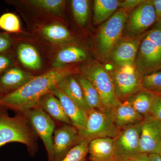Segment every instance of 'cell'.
<instances>
[{
  "label": "cell",
  "instance_id": "cell-33",
  "mask_svg": "<svg viewBox=\"0 0 161 161\" xmlns=\"http://www.w3.org/2000/svg\"><path fill=\"white\" fill-rule=\"evenodd\" d=\"M11 38L6 34H0V53L6 51L11 45Z\"/></svg>",
  "mask_w": 161,
  "mask_h": 161
},
{
  "label": "cell",
  "instance_id": "cell-5",
  "mask_svg": "<svg viewBox=\"0 0 161 161\" xmlns=\"http://www.w3.org/2000/svg\"><path fill=\"white\" fill-rule=\"evenodd\" d=\"M122 129L116 126L112 119L111 112L98 109L90 110L85 126L78 131L79 142L90 143L101 138H115Z\"/></svg>",
  "mask_w": 161,
  "mask_h": 161
},
{
  "label": "cell",
  "instance_id": "cell-21",
  "mask_svg": "<svg viewBox=\"0 0 161 161\" xmlns=\"http://www.w3.org/2000/svg\"><path fill=\"white\" fill-rule=\"evenodd\" d=\"M18 58L27 69L39 70L42 67V61L37 50L31 44L21 43L17 49Z\"/></svg>",
  "mask_w": 161,
  "mask_h": 161
},
{
  "label": "cell",
  "instance_id": "cell-3",
  "mask_svg": "<svg viewBox=\"0 0 161 161\" xmlns=\"http://www.w3.org/2000/svg\"><path fill=\"white\" fill-rule=\"evenodd\" d=\"M36 135L23 114L12 117L0 113V147L8 143H20L33 155L36 150Z\"/></svg>",
  "mask_w": 161,
  "mask_h": 161
},
{
  "label": "cell",
  "instance_id": "cell-29",
  "mask_svg": "<svg viewBox=\"0 0 161 161\" xmlns=\"http://www.w3.org/2000/svg\"><path fill=\"white\" fill-rule=\"evenodd\" d=\"M142 87V89L154 93H161V70L144 76Z\"/></svg>",
  "mask_w": 161,
  "mask_h": 161
},
{
  "label": "cell",
  "instance_id": "cell-26",
  "mask_svg": "<svg viewBox=\"0 0 161 161\" xmlns=\"http://www.w3.org/2000/svg\"><path fill=\"white\" fill-rule=\"evenodd\" d=\"M87 0H72L71 2L72 13L79 26L83 27L87 22L89 5Z\"/></svg>",
  "mask_w": 161,
  "mask_h": 161
},
{
  "label": "cell",
  "instance_id": "cell-18",
  "mask_svg": "<svg viewBox=\"0 0 161 161\" xmlns=\"http://www.w3.org/2000/svg\"><path fill=\"white\" fill-rule=\"evenodd\" d=\"M38 107L41 108L52 119L65 124L72 125L65 114L60 101L51 92L40 99Z\"/></svg>",
  "mask_w": 161,
  "mask_h": 161
},
{
  "label": "cell",
  "instance_id": "cell-6",
  "mask_svg": "<svg viewBox=\"0 0 161 161\" xmlns=\"http://www.w3.org/2000/svg\"><path fill=\"white\" fill-rule=\"evenodd\" d=\"M128 17L127 11L120 9L100 26L97 37V50L101 58H108L121 38Z\"/></svg>",
  "mask_w": 161,
  "mask_h": 161
},
{
  "label": "cell",
  "instance_id": "cell-9",
  "mask_svg": "<svg viewBox=\"0 0 161 161\" xmlns=\"http://www.w3.org/2000/svg\"><path fill=\"white\" fill-rule=\"evenodd\" d=\"M142 123V122L124 128L114 139V150L117 161H126L140 153Z\"/></svg>",
  "mask_w": 161,
  "mask_h": 161
},
{
  "label": "cell",
  "instance_id": "cell-31",
  "mask_svg": "<svg viewBox=\"0 0 161 161\" xmlns=\"http://www.w3.org/2000/svg\"><path fill=\"white\" fill-rule=\"evenodd\" d=\"M154 93L155 97L153 102L150 115L161 121V94Z\"/></svg>",
  "mask_w": 161,
  "mask_h": 161
},
{
  "label": "cell",
  "instance_id": "cell-28",
  "mask_svg": "<svg viewBox=\"0 0 161 161\" xmlns=\"http://www.w3.org/2000/svg\"><path fill=\"white\" fill-rule=\"evenodd\" d=\"M89 144V143L86 142L78 143L61 161H86Z\"/></svg>",
  "mask_w": 161,
  "mask_h": 161
},
{
  "label": "cell",
  "instance_id": "cell-16",
  "mask_svg": "<svg viewBox=\"0 0 161 161\" xmlns=\"http://www.w3.org/2000/svg\"><path fill=\"white\" fill-rule=\"evenodd\" d=\"M114 139H98L90 142L88 150L90 161H117L114 150Z\"/></svg>",
  "mask_w": 161,
  "mask_h": 161
},
{
  "label": "cell",
  "instance_id": "cell-17",
  "mask_svg": "<svg viewBox=\"0 0 161 161\" xmlns=\"http://www.w3.org/2000/svg\"><path fill=\"white\" fill-rule=\"evenodd\" d=\"M34 76L16 68L9 69L0 78V93L6 95L14 92L27 83Z\"/></svg>",
  "mask_w": 161,
  "mask_h": 161
},
{
  "label": "cell",
  "instance_id": "cell-8",
  "mask_svg": "<svg viewBox=\"0 0 161 161\" xmlns=\"http://www.w3.org/2000/svg\"><path fill=\"white\" fill-rule=\"evenodd\" d=\"M35 132L42 140L50 161L53 155V137L55 125L53 119L39 107L23 112Z\"/></svg>",
  "mask_w": 161,
  "mask_h": 161
},
{
  "label": "cell",
  "instance_id": "cell-38",
  "mask_svg": "<svg viewBox=\"0 0 161 161\" xmlns=\"http://www.w3.org/2000/svg\"><path fill=\"white\" fill-rule=\"evenodd\" d=\"M158 154H159V155H160V156L161 157V147L160 151L159 153Z\"/></svg>",
  "mask_w": 161,
  "mask_h": 161
},
{
  "label": "cell",
  "instance_id": "cell-34",
  "mask_svg": "<svg viewBox=\"0 0 161 161\" xmlns=\"http://www.w3.org/2000/svg\"><path fill=\"white\" fill-rule=\"evenodd\" d=\"M11 64V60L8 57L0 55V74L5 71Z\"/></svg>",
  "mask_w": 161,
  "mask_h": 161
},
{
  "label": "cell",
  "instance_id": "cell-15",
  "mask_svg": "<svg viewBox=\"0 0 161 161\" xmlns=\"http://www.w3.org/2000/svg\"><path fill=\"white\" fill-rule=\"evenodd\" d=\"M111 115L115 125L121 129L142 122L144 119L127 100L121 102L113 108Z\"/></svg>",
  "mask_w": 161,
  "mask_h": 161
},
{
  "label": "cell",
  "instance_id": "cell-23",
  "mask_svg": "<svg viewBox=\"0 0 161 161\" xmlns=\"http://www.w3.org/2000/svg\"><path fill=\"white\" fill-rule=\"evenodd\" d=\"M120 2L117 0H95L93 21L95 24L106 22L115 14Z\"/></svg>",
  "mask_w": 161,
  "mask_h": 161
},
{
  "label": "cell",
  "instance_id": "cell-22",
  "mask_svg": "<svg viewBox=\"0 0 161 161\" xmlns=\"http://www.w3.org/2000/svg\"><path fill=\"white\" fill-rule=\"evenodd\" d=\"M155 94L147 90L142 89L127 99L138 113L144 117L150 115Z\"/></svg>",
  "mask_w": 161,
  "mask_h": 161
},
{
  "label": "cell",
  "instance_id": "cell-27",
  "mask_svg": "<svg viewBox=\"0 0 161 161\" xmlns=\"http://www.w3.org/2000/svg\"><path fill=\"white\" fill-rule=\"evenodd\" d=\"M28 3L52 14L61 16L64 9L65 2L63 0H30Z\"/></svg>",
  "mask_w": 161,
  "mask_h": 161
},
{
  "label": "cell",
  "instance_id": "cell-1",
  "mask_svg": "<svg viewBox=\"0 0 161 161\" xmlns=\"http://www.w3.org/2000/svg\"><path fill=\"white\" fill-rule=\"evenodd\" d=\"M69 67L54 68L43 75L34 77L23 86L0 97V108L10 109L23 113L38 107L43 96L51 92L64 78L71 75Z\"/></svg>",
  "mask_w": 161,
  "mask_h": 161
},
{
  "label": "cell",
  "instance_id": "cell-2",
  "mask_svg": "<svg viewBox=\"0 0 161 161\" xmlns=\"http://www.w3.org/2000/svg\"><path fill=\"white\" fill-rule=\"evenodd\" d=\"M135 65L143 76L161 70V19L141 41Z\"/></svg>",
  "mask_w": 161,
  "mask_h": 161
},
{
  "label": "cell",
  "instance_id": "cell-12",
  "mask_svg": "<svg viewBox=\"0 0 161 161\" xmlns=\"http://www.w3.org/2000/svg\"><path fill=\"white\" fill-rule=\"evenodd\" d=\"M161 147V121L147 115L142 123L140 152L150 154L159 153Z\"/></svg>",
  "mask_w": 161,
  "mask_h": 161
},
{
  "label": "cell",
  "instance_id": "cell-25",
  "mask_svg": "<svg viewBox=\"0 0 161 161\" xmlns=\"http://www.w3.org/2000/svg\"><path fill=\"white\" fill-rule=\"evenodd\" d=\"M41 32L47 40L54 43H66L71 39V35L69 30L60 24L46 25L42 28Z\"/></svg>",
  "mask_w": 161,
  "mask_h": 161
},
{
  "label": "cell",
  "instance_id": "cell-13",
  "mask_svg": "<svg viewBox=\"0 0 161 161\" xmlns=\"http://www.w3.org/2000/svg\"><path fill=\"white\" fill-rule=\"evenodd\" d=\"M79 133L77 128L65 124L55 130L53 137V155L50 161H61L78 143Z\"/></svg>",
  "mask_w": 161,
  "mask_h": 161
},
{
  "label": "cell",
  "instance_id": "cell-37",
  "mask_svg": "<svg viewBox=\"0 0 161 161\" xmlns=\"http://www.w3.org/2000/svg\"><path fill=\"white\" fill-rule=\"evenodd\" d=\"M150 161H161V157L158 153L149 154Z\"/></svg>",
  "mask_w": 161,
  "mask_h": 161
},
{
  "label": "cell",
  "instance_id": "cell-4",
  "mask_svg": "<svg viewBox=\"0 0 161 161\" xmlns=\"http://www.w3.org/2000/svg\"><path fill=\"white\" fill-rule=\"evenodd\" d=\"M82 75L95 87L100 96L104 109L111 113L113 108L121 102L115 94V88L109 72L96 61H89L80 67Z\"/></svg>",
  "mask_w": 161,
  "mask_h": 161
},
{
  "label": "cell",
  "instance_id": "cell-10",
  "mask_svg": "<svg viewBox=\"0 0 161 161\" xmlns=\"http://www.w3.org/2000/svg\"><path fill=\"white\" fill-rule=\"evenodd\" d=\"M157 22V16L152 0H145L133 9L127 20L126 31L130 36L146 32Z\"/></svg>",
  "mask_w": 161,
  "mask_h": 161
},
{
  "label": "cell",
  "instance_id": "cell-20",
  "mask_svg": "<svg viewBox=\"0 0 161 161\" xmlns=\"http://www.w3.org/2000/svg\"><path fill=\"white\" fill-rule=\"evenodd\" d=\"M87 55L82 48L77 46L65 47L58 53L52 63L54 68L60 69L70 64L86 60Z\"/></svg>",
  "mask_w": 161,
  "mask_h": 161
},
{
  "label": "cell",
  "instance_id": "cell-35",
  "mask_svg": "<svg viewBox=\"0 0 161 161\" xmlns=\"http://www.w3.org/2000/svg\"><path fill=\"white\" fill-rule=\"evenodd\" d=\"M126 161H150V160L149 154L140 153L127 160Z\"/></svg>",
  "mask_w": 161,
  "mask_h": 161
},
{
  "label": "cell",
  "instance_id": "cell-24",
  "mask_svg": "<svg viewBox=\"0 0 161 161\" xmlns=\"http://www.w3.org/2000/svg\"><path fill=\"white\" fill-rule=\"evenodd\" d=\"M78 81L81 87L85 101L89 110L105 111L99 94L89 80L83 75H79Z\"/></svg>",
  "mask_w": 161,
  "mask_h": 161
},
{
  "label": "cell",
  "instance_id": "cell-11",
  "mask_svg": "<svg viewBox=\"0 0 161 161\" xmlns=\"http://www.w3.org/2000/svg\"><path fill=\"white\" fill-rule=\"evenodd\" d=\"M146 33L138 36L121 38L115 44L108 59L117 66L135 64L141 41Z\"/></svg>",
  "mask_w": 161,
  "mask_h": 161
},
{
  "label": "cell",
  "instance_id": "cell-7",
  "mask_svg": "<svg viewBox=\"0 0 161 161\" xmlns=\"http://www.w3.org/2000/svg\"><path fill=\"white\" fill-rule=\"evenodd\" d=\"M110 73L115 94L120 102L126 100L142 90L143 76L135 64L117 66Z\"/></svg>",
  "mask_w": 161,
  "mask_h": 161
},
{
  "label": "cell",
  "instance_id": "cell-30",
  "mask_svg": "<svg viewBox=\"0 0 161 161\" xmlns=\"http://www.w3.org/2000/svg\"><path fill=\"white\" fill-rule=\"evenodd\" d=\"M0 28L9 32L18 33L21 29L20 20L14 14H4L0 17Z\"/></svg>",
  "mask_w": 161,
  "mask_h": 161
},
{
  "label": "cell",
  "instance_id": "cell-32",
  "mask_svg": "<svg viewBox=\"0 0 161 161\" xmlns=\"http://www.w3.org/2000/svg\"><path fill=\"white\" fill-rule=\"evenodd\" d=\"M145 0H125L124 2H120L119 8L126 11L130 9H134L142 3Z\"/></svg>",
  "mask_w": 161,
  "mask_h": 161
},
{
  "label": "cell",
  "instance_id": "cell-39",
  "mask_svg": "<svg viewBox=\"0 0 161 161\" xmlns=\"http://www.w3.org/2000/svg\"><path fill=\"white\" fill-rule=\"evenodd\" d=\"M160 93V94H161V93Z\"/></svg>",
  "mask_w": 161,
  "mask_h": 161
},
{
  "label": "cell",
  "instance_id": "cell-36",
  "mask_svg": "<svg viewBox=\"0 0 161 161\" xmlns=\"http://www.w3.org/2000/svg\"><path fill=\"white\" fill-rule=\"evenodd\" d=\"M157 16V21L161 19V0H152Z\"/></svg>",
  "mask_w": 161,
  "mask_h": 161
},
{
  "label": "cell",
  "instance_id": "cell-14",
  "mask_svg": "<svg viewBox=\"0 0 161 161\" xmlns=\"http://www.w3.org/2000/svg\"><path fill=\"white\" fill-rule=\"evenodd\" d=\"M51 93L58 98L64 111L78 131L84 128L86 124L87 112L80 108L58 86L52 90Z\"/></svg>",
  "mask_w": 161,
  "mask_h": 161
},
{
  "label": "cell",
  "instance_id": "cell-19",
  "mask_svg": "<svg viewBox=\"0 0 161 161\" xmlns=\"http://www.w3.org/2000/svg\"><path fill=\"white\" fill-rule=\"evenodd\" d=\"M57 86L81 109L86 112L89 111L85 101L81 87L72 75L62 79Z\"/></svg>",
  "mask_w": 161,
  "mask_h": 161
}]
</instances>
